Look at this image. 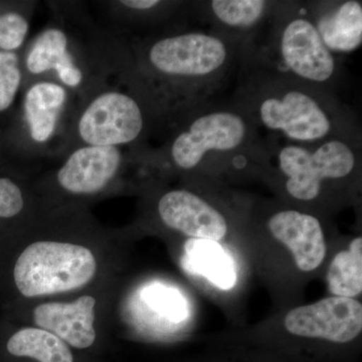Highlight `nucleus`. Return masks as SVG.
Wrapping results in <instances>:
<instances>
[{
    "label": "nucleus",
    "mask_w": 362,
    "mask_h": 362,
    "mask_svg": "<svg viewBox=\"0 0 362 362\" xmlns=\"http://www.w3.org/2000/svg\"><path fill=\"white\" fill-rule=\"evenodd\" d=\"M114 246L94 235L35 233L0 249V299L6 308L75 296L103 286L117 263Z\"/></svg>",
    "instance_id": "1"
},
{
    "label": "nucleus",
    "mask_w": 362,
    "mask_h": 362,
    "mask_svg": "<svg viewBox=\"0 0 362 362\" xmlns=\"http://www.w3.org/2000/svg\"><path fill=\"white\" fill-rule=\"evenodd\" d=\"M103 287L75 296L18 305L7 309L11 313L7 319L49 331L78 354L90 357L102 347L99 327L104 311Z\"/></svg>",
    "instance_id": "2"
},
{
    "label": "nucleus",
    "mask_w": 362,
    "mask_h": 362,
    "mask_svg": "<svg viewBox=\"0 0 362 362\" xmlns=\"http://www.w3.org/2000/svg\"><path fill=\"white\" fill-rule=\"evenodd\" d=\"M278 161L288 194L298 201L311 202L319 197L326 180L351 175L357 156L349 143L331 139L314 149L287 145L279 151Z\"/></svg>",
    "instance_id": "3"
},
{
    "label": "nucleus",
    "mask_w": 362,
    "mask_h": 362,
    "mask_svg": "<svg viewBox=\"0 0 362 362\" xmlns=\"http://www.w3.org/2000/svg\"><path fill=\"white\" fill-rule=\"evenodd\" d=\"M230 52L216 35L188 33L164 37L151 45L148 61L154 70L169 77L206 80L228 63Z\"/></svg>",
    "instance_id": "4"
},
{
    "label": "nucleus",
    "mask_w": 362,
    "mask_h": 362,
    "mask_svg": "<svg viewBox=\"0 0 362 362\" xmlns=\"http://www.w3.org/2000/svg\"><path fill=\"white\" fill-rule=\"evenodd\" d=\"M259 121L268 129L297 142H315L332 131V120L322 102L298 88L278 90L262 98Z\"/></svg>",
    "instance_id": "5"
},
{
    "label": "nucleus",
    "mask_w": 362,
    "mask_h": 362,
    "mask_svg": "<svg viewBox=\"0 0 362 362\" xmlns=\"http://www.w3.org/2000/svg\"><path fill=\"white\" fill-rule=\"evenodd\" d=\"M246 119L233 111L209 112L194 119L187 129L176 136L171 145V159L178 168H197L213 152H230L247 141Z\"/></svg>",
    "instance_id": "6"
},
{
    "label": "nucleus",
    "mask_w": 362,
    "mask_h": 362,
    "mask_svg": "<svg viewBox=\"0 0 362 362\" xmlns=\"http://www.w3.org/2000/svg\"><path fill=\"white\" fill-rule=\"evenodd\" d=\"M143 125L141 108L133 98L108 92L86 108L78 122V133L90 146L116 147L137 139Z\"/></svg>",
    "instance_id": "7"
},
{
    "label": "nucleus",
    "mask_w": 362,
    "mask_h": 362,
    "mask_svg": "<svg viewBox=\"0 0 362 362\" xmlns=\"http://www.w3.org/2000/svg\"><path fill=\"white\" fill-rule=\"evenodd\" d=\"M284 324L296 337L347 343L361 333L362 305L352 298L328 297L293 309Z\"/></svg>",
    "instance_id": "8"
},
{
    "label": "nucleus",
    "mask_w": 362,
    "mask_h": 362,
    "mask_svg": "<svg viewBox=\"0 0 362 362\" xmlns=\"http://www.w3.org/2000/svg\"><path fill=\"white\" fill-rule=\"evenodd\" d=\"M279 49L286 68L307 82L327 83L337 70L332 52L324 45L315 25L307 18H295L286 23Z\"/></svg>",
    "instance_id": "9"
},
{
    "label": "nucleus",
    "mask_w": 362,
    "mask_h": 362,
    "mask_svg": "<svg viewBox=\"0 0 362 362\" xmlns=\"http://www.w3.org/2000/svg\"><path fill=\"white\" fill-rule=\"evenodd\" d=\"M122 164L120 150L113 146H86L76 150L57 173L59 187L75 197L104 192Z\"/></svg>",
    "instance_id": "10"
},
{
    "label": "nucleus",
    "mask_w": 362,
    "mask_h": 362,
    "mask_svg": "<svg viewBox=\"0 0 362 362\" xmlns=\"http://www.w3.org/2000/svg\"><path fill=\"white\" fill-rule=\"evenodd\" d=\"M157 213L168 228L192 239L218 242L228 233L225 216L188 190H170L162 195L157 204Z\"/></svg>",
    "instance_id": "11"
},
{
    "label": "nucleus",
    "mask_w": 362,
    "mask_h": 362,
    "mask_svg": "<svg viewBox=\"0 0 362 362\" xmlns=\"http://www.w3.org/2000/svg\"><path fill=\"white\" fill-rule=\"evenodd\" d=\"M49 331L16 322L0 329V362H90Z\"/></svg>",
    "instance_id": "12"
},
{
    "label": "nucleus",
    "mask_w": 362,
    "mask_h": 362,
    "mask_svg": "<svg viewBox=\"0 0 362 362\" xmlns=\"http://www.w3.org/2000/svg\"><path fill=\"white\" fill-rule=\"evenodd\" d=\"M268 228L292 252L300 270L311 272L321 265L327 249L322 226L315 216L292 209L281 211L271 216Z\"/></svg>",
    "instance_id": "13"
},
{
    "label": "nucleus",
    "mask_w": 362,
    "mask_h": 362,
    "mask_svg": "<svg viewBox=\"0 0 362 362\" xmlns=\"http://www.w3.org/2000/svg\"><path fill=\"white\" fill-rule=\"evenodd\" d=\"M68 40L58 28L45 30L35 40L28 54L26 66L35 75L52 70L57 71L62 82L70 87H77L83 80V74L74 64L66 51Z\"/></svg>",
    "instance_id": "14"
},
{
    "label": "nucleus",
    "mask_w": 362,
    "mask_h": 362,
    "mask_svg": "<svg viewBox=\"0 0 362 362\" xmlns=\"http://www.w3.org/2000/svg\"><path fill=\"white\" fill-rule=\"evenodd\" d=\"M317 32L331 52H351L362 42L361 2L344 1L317 20Z\"/></svg>",
    "instance_id": "15"
},
{
    "label": "nucleus",
    "mask_w": 362,
    "mask_h": 362,
    "mask_svg": "<svg viewBox=\"0 0 362 362\" xmlns=\"http://www.w3.org/2000/svg\"><path fill=\"white\" fill-rule=\"evenodd\" d=\"M183 266L192 274L204 276L221 290H230L237 283V272L230 255L218 242L190 239L185 244Z\"/></svg>",
    "instance_id": "16"
},
{
    "label": "nucleus",
    "mask_w": 362,
    "mask_h": 362,
    "mask_svg": "<svg viewBox=\"0 0 362 362\" xmlns=\"http://www.w3.org/2000/svg\"><path fill=\"white\" fill-rule=\"evenodd\" d=\"M66 99V90L54 83H39L26 93V120L35 141L45 142L52 137Z\"/></svg>",
    "instance_id": "17"
},
{
    "label": "nucleus",
    "mask_w": 362,
    "mask_h": 362,
    "mask_svg": "<svg viewBox=\"0 0 362 362\" xmlns=\"http://www.w3.org/2000/svg\"><path fill=\"white\" fill-rule=\"evenodd\" d=\"M328 289L337 297L352 298L362 292V238L350 243L349 250L338 252L327 273Z\"/></svg>",
    "instance_id": "18"
},
{
    "label": "nucleus",
    "mask_w": 362,
    "mask_h": 362,
    "mask_svg": "<svg viewBox=\"0 0 362 362\" xmlns=\"http://www.w3.org/2000/svg\"><path fill=\"white\" fill-rule=\"evenodd\" d=\"M211 11L216 20L233 28H250L266 13L267 2L262 0H214Z\"/></svg>",
    "instance_id": "19"
},
{
    "label": "nucleus",
    "mask_w": 362,
    "mask_h": 362,
    "mask_svg": "<svg viewBox=\"0 0 362 362\" xmlns=\"http://www.w3.org/2000/svg\"><path fill=\"white\" fill-rule=\"evenodd\" d=\"M21 80L18 57L13 52H0V111L13 104Z\"/></svg>",
    "instance_id": "20"
},
{
    "label": "nucleus",
    "mask_w": 362,
    "mask_h": 362,
    "mask_svg": "<svg viewBox=\"0 0 362 362\" xmlns=\"http://www.w3.org/2000/svg\"><path fill=\"white\" fill-rule=\"evenodd\" d=\"M28 30V21L21 14H2L0 16V47L4 51L18 49L25 42Z\"/></svg>",
    "instance_id": "21"
},
{
    "label": "nucleus",
    "mask_w": 362,
    "mask_h": 362,
    "mask_svg": "<svg viewBox=\"0 0 362 362\" xmlns=\"http://www.w3.org/2000/svg\"><path fill=\"white\" fill-rule=\"evenodd\" d=\"M25 197L21 188L9 178L0 177V218L11 220L25 211Z\"/></svg>",
    "instance_id": "22"
},
{
    "label": "nucleus",
    "mask_w": 362,
    "mask_h": 362,
    "mask_svg": "<svg viewBox=\"0 0 362 362\" xmlns=\"http://www.w3.org/2000/svg\"><path fill=\"white\" fill-rule=\"evenodd\" d=\"M149 299L152 306L158 307L161 313L170 318V320L180 322L187 316L185 302L182 301L180 295L175 294L171 290L154 288L152 289Z\"/></svg>",
    "instance_id": "23"
},
{
    "label": "nucleus",
    "mask_w": 362,
    "mask_h": 362,
    "mask_svg": "<svg viewBox=\"0 0 362 362\" xmlns=\"http://www.w3.org/2000/svg\"><path fill=\"white\" fill-rule=\"evenodd\" d=\"M121 4L137 11H147L158 6L160 2L157 0H124Z\"/></svg>",
    "instance_id": "24"
}]
</instances>
